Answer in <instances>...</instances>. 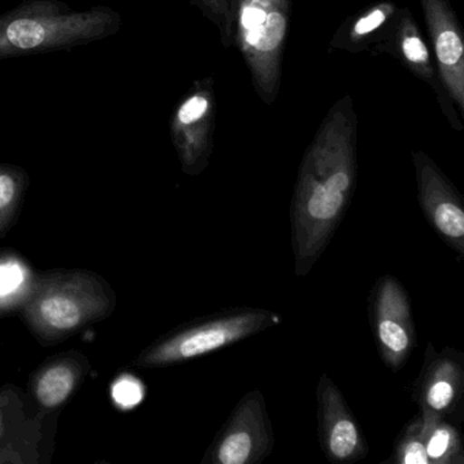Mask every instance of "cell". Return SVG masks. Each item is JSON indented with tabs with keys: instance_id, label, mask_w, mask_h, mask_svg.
<instances>
[{
	"instance_id": "9",
	"label": "cell",
	"mask_w": 464,
	"mask_h": 464,
	"mask_svg": "<svg viewBox=\"0 0 464 464\" xmlns=\"http://www.w3.org/2000/svg\"><path fill=\"white\" fill-rule=\"evenodd\" d=\"M464 393V354L452 347L437 352L428 343L422 368L412 384L420 411L460 422Z\"/></svg>"
},
{
	"instance_id": "6",
	"label": "cell",
	"mask_w": 464,
	"mask_h": 464,
	"mask_svg": "<svg viewBox=\"0 0 464 464\" xmlns=\"http://www.w3.org/2000/svg\"><path fill=\"white\" fill-rule=\"evenodd\" d=\"M368 314L380 357L396 373L411 357L417 342L411 300L398 278L384 276L374 282Z\"/></svg>"
},
{
	"instance_id": "16",
	"label": "cell",
	"mask_w": 464,
	"mask_h": 464,
	"mask_svg": "<svg viewBox=\"0 0 464 464\" xmlns=\"http://www.w3.org/2000/svg\"><path fill=\"white\" fill-rule=\"evenodd\" d=\"M388 463L429 464L422 437V420L417 414L403 429L393 445V453Z\"/></svg>"
},
{
	"instance_id": "4",
	"label": "cell",
	"mask_w": 464,
	"mask_h": 464,
	"mask_svg": "<svg viewBox=\"0 0 464 464\" xmlns=\"http://www.w3.org/2000/svg\"><path fill=\"white\" fill-rule=\"evenodd\" d=\"M281 314L262 308H232L192 320L156 344L143 357L150 366L184 362L232 346L267 328L281 324Z\"/></svg>"
},
{
	"instance_id": "17",
	"label": "cell",
	"mask_w": 464,
	"mask_h": 464,
	"mask_svg": "<svg viewBox=\"0 0 464 464\" xmlns=\"http://www.w3.org/2000/svg\"><path fill=\"white\" fill-rule=\"evenodd\" d=\"M74 384L75 376L72 369L63 365L53 366L40 379L37 384V398L43 406H59L72 393Z\"/></svg>"
},
{
	"instance_id": "14",
	"label": "cell",
	"mask_w": 464,
	"mask_h": 464,
	"mask_svg": "<svg viewBox=\"0 0 464 464\" xmlns=\"http://www.w3.org/2000/svg\"><path fill=\"white\" fill-rule=\"evenodd\" d=\"M422 437L429 464H463L464 447L460 431L450 420L420 411Z\"/></svg>"
},
{
	"instance_id": "19",
	"label": "cell",
	"mask_w": 464,
	"mask_h": 464,
	"mask_svg": "<svg viewBox=\"0 0 464 464\" xmlns=\"http://www.w3.org/2000/svg\"><path fill=\"white\" fill-rule=\"evenodd\" d=\"M112 396L116 403L123 409H131L142 401L143 387L134 377H121L113 384Z\"/></svg>"
},
{
	"instance_id": "13",
	"label": "cell",
	"mask_w": 464,
	"mask_h": 464,
	"mask_svg": "<svg viewBox=\"0 0 464 464\" xmlns=\"http://www.w3.org/2000/svg\"><path fill=\"white\" fill-rule=\"evenodd\" d=\"M401 7L391 0H382L347 18L330 42L333 50L350 53H362L371 45H379L387 36Z\"/></svg>"
},
{
	"instance_id": "7",
	"label": "cell",
	"mask_w": 464,
	"mask_h": 464,
	"mask_svg": "<svg viewBox=\"0 0 464 464\" xmlns=\"http://www.w3.org/2000/svg\"><path fill=\"white\" fill-rule=\"evenodd\" d=\"M217 99L211 78L195 81L170 116L169 129L186 175L205 172L213 154Z\"/></svg>"
},
{
	"instance_id": "12",
	"label": "cell",
	"mask_w": 464,
	"mask_h": 464,
	"mask_svg": "<svg viewBox=\"0 0 464 464\" xmlns=\"http://www.w3.org/2000/svg\"><path fill=\"white\" fill-rule=\"evenodd\" d=\"M420 7L442 85L456 111L464 113V40L458 15L450 0H420Z\"/></svg>"
},
{
	"instance_id": "11",
	"label": "cell",
	"mask_w": 464,
	"mask_h": 464,
	"mask_svg": "<svg viewBox=\"0 0 464 464\" xmlns=\"http://www.w3.org/2000/svg\"><path fill=\"white\" fill-rule=\"evenodd\" d=\"M376 51L398 59L418 80L425 82L436 96L440 110L450 126L455 131H463L464 127L461 119L459 118V112L442 85L436 64L431 59L430 51L418 28L417 21L414 20L409 9L406 7L399 9L387 36L379 45H376Z\"/></svg>"
},
{
	"instance_id": "3",
	"label": "cell",
	"mask_w": 464,
	"mask_h": 464,
	"mask_svg": "<svg viewBox=\"0 0 464 464\" xmlns=\"http://www.w3.org/2000/svg\"><path fill=\"white\" fill-rule=\"evenodd\" d=\"M292 0H240L235 42L251 72L255 91L273 104L281 88L282 56Z\"/></svg>"
},
{
	"instance_id": "8",
	"label": "cell",
	"mask_w": 464,
	"mask_h": 464,
	"mask_svg": "<svg viewBox=\"0 0 464 464\" xmlns=\"http://www.w3.org/2000/svg\"><path fill=\"white\" fill-rule=\"evenodd\" d=\"M418 202L423 216L437 235L464 257V206L452 181L425 151H412Z\"/></svg>"
},
{
	"instance_id": "18",
	"label": "cell",
	"mask_w": 464,
	"mask_h": 464,
	"mask_svg": "<svg viewBox=\"0 0 464 464\" xmlns=\"http://www.w3.org/2000/svg\"><path fill=\"white\" fill-rule=\"evenodd\" d=\"M40 314L44 322L56 330H72L81 322V308L72 298L56 295L40 304Z\"/></svg>"
},
{
	"instance_id": "2",
	"label": "cell",
	"mask_w": 464,
	"mask_h": 464,
	"mask_svg": "<svg viewBox=\"0 0 464 464\" xmlns=\"http://www.w3.org/2000/svg\"><path fill=\"white\" fill-rule=\"evenodd\" d=\"M121 26L123 17L110 6L77 12L63 0H23L0 15V61L83 47Z\"/></svg>"
},
{
	"instance_id": "1",
	"label": "cell",
	"mask_w": 464,
	"mask_h": 464,
	"mask_svg": "<svg viewBox=\"0 0 464 464\" xmlns=\"http://www.w3.org/2000/svg\"><path fill=\"white\" fill-rule=\"evenodd\" d=\"M357 112L349 94L328 111L304 153L290 230L297 276L311 273L330 246L357 187Z\"/></svg>"
},
{
	"instance_id": "10",
	"label": "cell",
	"mask_w": 464,
	"mask_h": 464,
	"mask_svg": "<svg viewBox=\"0 0 464 464\" xmlns=\"http://www.w3.org/2000/svg\"><path fill=\"white\" fill-rule=\"evenodd\" d=\"M317 434L323 455L331 463H354L368 456L369 447L343 393L323 373L316 390Z\"/></svg>"
},
{
	"instance_id": "5",
	"label": "cell",
	"mask_w": 464,
	"mask_h": 464,
	"mask_svg": "<svg viewBox=\"0 0 464 464\" xmlns=\"http://www.w3.org/2000/svg\"><path fill=\"white\" fill-rule=\"evenodd\" d=\"M274 430L267 403L259 390L249 391L236 404L206 450L205 464H259L271 455Z\"/></svg>"
},
{
	"instance_id": "15",
	"label": "cell",
	"mask_w": 464,
	"mask_h": 464,
	"mask_svg": "<svg viewBox=\"0 0 464 464\" xmlns=\"http://www.w3.org/2000/svg\"><path fill=\"white\" fill-rule=\"evenodd\" d=\"M191 4L216 26L222 45L232 47L240 0H191Z\"/></svg>"
},
{
	"instance_id": "20",
	"label": "cell",
	"mask_w": 464,
	"mask_h": 464,
	"mask_svg": "<svg viewBox=\"0 0 464 464\" xmlns=\"http://www.w3.org/2000/svg\"><path fill=\"white\" fill-rule=\"evenodd\" d=\"M23 183V172L14 167H0V210L9 208Z\"/></svg>"
},
{
	"instance_id": "21",
	"label": "cell",
	"mask_w": 464,
	"mask_h": 464,
	"mask_svg": "<svg viewBox=\"0 0 464 464\" xmlns=\"http://www.w3.org/2000/svg\"><path fill=\"white\" fill-rule=\"evenodd\" d=\"M24 271L15 263L0 266V295L15 292L23 285Z\"/></svg>"
}]
</instances>
